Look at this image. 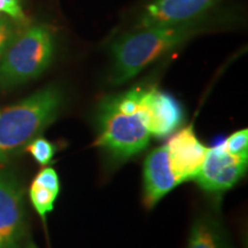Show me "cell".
Instances as JSON below:
<instances>
[{"instance_id": "obj_8", "label": "cell", "mask_w": 248, "mask_h": 248, "mask_svg": "<svg viewBox=\"0 0 248 248\" xmlns=\"http://www.w3.org/2000/svg\"><path fill=\"white\" fill-rule=\"evenodd\" d=\"M166 146L170 166L179 183L182 184L194 179L202 166L208 148L198 139L193 125H188L176 132Z\"/></svg>"}, {"instance_id": "obj_3", "label": "cell", "mask_w": 248, "mask_h": 248, "mask_svg": "<svg viewBox=\"0 0 248 248\" xmlns=\"http://www.w3.org/2000/svg\"><path fill=\"white\" fill-rule=\"evenodd\" d=\"M63 104L58 86H46L0 113V166L57 120Z\"/></svg>"}, {"instance_id": "obj_5", "label": "cell", "mask_w": 248, "mask_h": 248, "mask_svg": "<svg viewBox=\"0 0 248 248\" xmlns=\"http://www.w3.org/2000/svg\"><path fill=\"white\" fill-rule=\"evenodd\" d=\"M24 191L16 176L0 170V248H21L26 235Z\"/></svg>"}, {"instance_id": "obj_13", "label": "cell", "mask_w": 248, "mask_h": 248, "mask_svg": "<svg viewBox=\"0 0 248 248\" xmlns=\"http://www.w3.org/2000/svg\"><path fill=\"white\" fill-rule=\"evenodd\" d=\"M24 148L40 166H47L53 159L55 150H57L51 141L39 136L31 140Z\"/></svg>"}, {"instance_id": "obj_18", "label": "cell", "mask_w": 248, "mask_h": 248, "mask_svg": "<svg viewBox=\"0 0 248 248\" xmlns=\"http://www.w3.org/2000/svg\"><path fill=\"white\" fill-rule=\"evenodd\" d=\"M26 248H39L37 245L33 243V241H29V243L27 244V247Z\"/></svg>"}, {"instance_id": "obj_12", "label": "cell", "mask_w": 248, "mask_h": 248, "mask_svg": "<svg viewBox=\"0 0 248 248\" xmlns=\"http://www.w3.org/2000/svg\"><path fill=\"white\" fill-rule=\"evenodd\" d=\"M59 192H55L51 188L40 185L33 181L29 188V198L33 208L38 214L40 218L45 222L46 215L53 209L55 200H57Z\"/></svg>"}, {"instance_id": "obj_11", "label": "cell", "mask_w": 248, "mask_h": 248, "mask_svg": "<svg viewBox=\"0 0 248 248\" xmlns=\"http://www.w3.org/2000/svg\"><path fill=\"white\" fill-rule=\"evenodd\" d=\"M187 248H231L221 222L210 214H203L192 224Z\"/></svg>"}, {"instance_id": "obj_10", "label": "cell", "mask_w": 248, "mask_h": 248, "mask_svg": "<svg viewBox=\"0 0 248 248\" xmlns=\"http://www.w3.org/2000/svg\"><path fill=\"white\" fill-rule=\"evenodd\" d=\"M184 120L182 105L169 93L150 86L147 95V124L151 136L166 138L177 130Z\"/></svg>"}, {"instance_id": "obj_16", "label": "cell", "mask_w": 248, "mask_h": 248, "mask_svg": "<svg viewBox=\"0 0 248 248\" xmlns=\"http://www.w3.org/2000/svg\"><path fill=\"white\" fill-rule=\"evenodd\" d=\"M33 181L37 182L40 185H44L46 187L60 193V179H59L58 173L53 168L47 167V168L40 170L39 173L36 176V178L33 179Z\"/></svg>"}, {"instance_id": "obj_2", "label": "cell", "mask_w": 248, "mask_h": 248, "mask_svg": "<svg viewBox=\"0 0 248 248\" xmlns=\"http://www.w3.org/2000/svg\"><path fill=\"white\" fill-rule=\"evenodd\" d=\"M194 22L172 27L142 28L117 40L111 47L110 82L123 84L170 49L197 35Z\"/></svg>"}, {"instance_id": "obj_14", "label": "cell", "mask_w": 248, "mask_h": 248, "mask_svg": "<svg viewBox=\"0 0 248 248\" xmlns=\"http://www.w3.org/2000/svg\"><path fill=\"white\" fill-rule=\"evenodd\" d=\"M226 152L235 156L247 157L248 155V131L247 129L238 130L229 136L222 142Z\"/></svg>"}, {"instance_id": "obj_7", "label": "cell", "mask_w": 248, "mask_h": 248, "mask_svg": "<svg viewBox=\"0 0 248 248\" xmlns=\"http://www.w3.org/2000/svg\"><path fill=\"white\" fill-rule=\"evenodd\" d=\"M219 0H153L140 18L141 28L172 27L193 22Z\"/></svg>"}, {"instance_id": "obj_6", "label": "cell", "mask_w": 248, "mask_h": 248, "mask_svg": "<svg viewBox=\"0 0 248 248\" xmlns=\"http://www.w3.org/2000/svg\"><path fill=\"white\" fill-rule=\"evenodd\" d=\"M246 169L247 157L230 154L221 142L208 148L202 166L194 179L202 190L210 193H221L233 187L243 178Z\"/></svg>"}, {"instance_id": "obj_15", "label": "cell", "mask_w": 248, "mask_h": 248, "mask_svg": "<svg viewBox=\"0 0 248 248\" xmlns=\"http://www.w3.org/2000/svg\"><path fill=\"white\" fill-rule=\"evenodd\" d=\"M17 33L14 21L8 17L0 16V60Z\"/></svg>"}, {"instance_id": "obj_4", "label": "cell", "mask_w": 248, "mask_h": 248, "mask_svg": "<svg viewBox=\"0 0 248 248\" xmlns=\"http://www.w3.org/2000/svg\"><path fill=\"white\" fill-rule=\"evenodd\" d=\"M54 38L45 26H32L17 33L0 60V86L22 84L42 75L51 63Z\"/></svg>"}, {"instance_id": "obj_17", "label": "cell", "mask_w": 248, "mask_h": 248, "mask_svg": "<svg viewBox=\"0 0 248 248\" xmlns=\"http://www.w3.org/2000/svg\"><path fill=\"white\" fill-rule=\"evenodd\" d=\"M0 13L7 14L13 20H24V14L20 0H0Z\"/></svg>"}, {"instance_id": "obj_9", "label": "cell", "mask_w": 248, "mask_h": 248, "mask_svg": "<svg viewBox=\"0 0 248 248\" xmlns=\"http://www.w3.org/2000/svg\"><path fill=\"white\" fill-rule=\"evenodd\" d=\"M179 184L181 183L170 166L166 145L152 151L144 163L145 204L152 208Z\"/></svg>"}, {"instance_id": "obj_1", "label": "cell", "mask_w": 248, "mask_h": 248, "mask_svg": "<svg viewBox=\"0 0 248 248\" xmlns=\"http://www.w3.org/2000/svg\"><path fill=\"white\" fill-rule=\"evenodd\" d=\"M150 86H137L107 97L97 111V139L114 162H125L147 147L151 133L147 124V95Z\"/></svg>"}]
</instances>
